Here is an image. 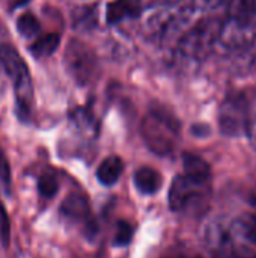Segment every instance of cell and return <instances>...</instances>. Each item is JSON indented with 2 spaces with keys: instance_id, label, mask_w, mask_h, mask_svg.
I'll list each match as a JSON object with an SVG mask.
<instances>
[{
  "instance_id": "obj_1",
  "label": "cell",
  "mask_w": 256,
  "mask_h": 258,
  "mask_svg": "<svg viewBox=\"0 0 256 258\" xmlns=\"http://www.w3.org/2000/svg\"><path fill=\"white\" fill-rule=\"evenodd\" d=\"M181 124L163 109H151L142 121V136L149 150L158 156L174 153L180 141Z\"/></svg>"
},
{
  "instance_id": "obj_2",
  "label": "cell",
  "mask_w": 256,
  "mask_h": 258,
  "mask_svg": "<svg viewBox=\"0 0 256 258\" xmlns=\"http://www.w3.org/2000/svg\"><path fill=\"white\" fill-rule=\"evenodd\" d=\"M211 187L208 181H199L189 175L175 177L169 190V207L177 213L198 216L210 204Z\"/></svg>"
},
{
  "instance_id": "obj_3",
  "label": "cell",
  "mask_w": 256,
  "mask_h": 258,
  "mask_svg": "<svg viewBox=\"0 0 256 258\" xmlns=\"http://www.w3.org/2000/svg\"><path fill=\"white\" fill-rule=\"evenodd\" d=\"M0 65L14 83L20 116L26 118L30 112V103L33 94L27 65L23 60V57L15 51V48L6 44L0 45Z\"/></svg>"
},
{
  "instance_id": "obj_4",
  "label": "cell",
  "mask_w": 256,
  "mask_h": 258,
  "mask_svg": "<svg viewBox=\"0 0 256 258\" xmlns=\"http://www.w3.org/2000/svg\"><path fill=\"white\" fill-rule=\"evenodd\" d=\"M231 224L222 221L211 222L204 234L205 246L213 258H256V252L237 242Z\"/></svg>"
},
{
  "instance_id": "obj_5",
  "label": "cell",
  "mask_w": 256,
  "mask_h": 258,
  "mask_svg": "<svg viewBox=\"0 0 256 258\" xmlns=\"http://www.w3.org/2000/svg\"><path fill=\"white\" fill-rule=\"evenodd\" d=\"M223 33V24L214 18L204 20L192 27L181 39L180 48L184 56L196 60L208 57Z\"/></svg>"
},
{
  "instance_id": "obj_6",
  "label": "cell",
  "mask_w": 256,
  "mask_h": 258,
  "mask_svg": "<svg viewBox=\"0 0 256 258\" xmlns=\"http://www.w3.org/2000/svg\"><path fill=\"white\" fill-rule=\"evenodd\" d=\"M250 101L244 94H229L219 109V127L225 136L237 138L246 133Z\"/></svg>"
},
{
  "instance_id": "obj_7",
  "label": "cell",
  "mask_w": 256,
  "mask_h": 258,
  "mask_svg": "<svg viewBox=\"0 0 256 258\" xmlns=\"http://www.w3.org/2000/svg\"><path fill=\"white\" fill-rule=\"evenodd\" d=\"M66 68L78 83H88L97 71L94 51L80 41H71L65 53Z\"/></svg>"
},
{
  "instance_id": "obj_8",
  "label": "cell",
  "mask_w": 256,
  "mask_h": 258,
  "mask_svg": "<svg viewBox=\"0 0 256 258\" xmlns=\"http://www.w3.org/2000/svg\"><path fill=\"white\" fill-rule=\"evenodd\" d=\"M60 215L69 222L81 224L86 228V234L94 236L97 233V225L91 216V209L86 197L80 194L68 195L60 206Z\"/></svg>"
},
{
  "instance_id": "obj_9",
  "label": "cell",
  "mask_w": 256,
  "mask_h": 258,
  "mask_svg": "<svg viewBox=\"0 0 256 258\" xmlns=\"http://www.w3.org/2000/svg\"><path fill=\"white\" fill-rule=\"evenodd\" d=\"M139 0H113L107 5L106 20L110 26H115L128 18H137L142 12Z\"/></svg>"
},
{
  "instance_id": "obj_10",
  "label": "cell",
  "mask_w": 256,
  "mask_h": 258,
  "mask_svg": "<svg viewBox=\"0 0 256 258\" xmlns=\"http://www.w3.org/2000/svg\"><path fill=\"white\" fill-rule=\"evenodd\" d=\"M136 189L143 195H154L160 190L163 178L158 171L149 166H142L134 172L133 177Z\"/></svg>"
},
{
  "instance_id": "obj_11",
  "label": "cell",
  "mask_w": 256,
  "mask_h": 258,
  "mask_svg": "<svg viewBox=\"0 0 256 258\" xmlns=\"http://www.w3.org/2000/svg\"><path fill=\"white\" fill-rule=\"evenodd\" d=\"M124 171V162L121 160V157L118 156H109L106 157L101 165L97 169V178L103 186H113L119 177L122 175Z\"/></svg>"
},
{
  "instance_id": "obj_12",
  "label": "cell",
  "mask_w": 256,
  "mask_h": 258,
  "mask_svg": "<svg viewBox=\"0 0 256 258\" xmlns=\"http://www.w3.org/2000/svg\"><path fill=\"white\" fill-rule=\"evenodd\" d=\"M183 163H184L186 175H189L195 180H199V181H208L210 183L211 169H210V165L202 157L192 154V153H184Z\"/></svg>"
},
{
  "instance_id": "obj_13",
  "label": "cell",
  "mask_w": 256,
  "mask_h": 258,
  "mask_svg": "<svg viewBox=\"0 0 256 258\" xmlns=\"http://www.w3.org/2000/svg\"><path fill=\"white\" fill-rule=\"evenodd\" d=\"M255 11V5L252 0H229L228 15L231 21L237 26H247Z\"/></svg>"
},
{
  "instance_id": "obj_14",
  "label": "cell",
  "mask_w": 256,
  "mask_h": 258,
  "mask_svg": "<svg viewBox=\"0 0 256 258\" xmlns=\"http://www.w3.org/2000/svg\"><path fill=\"white\" fill-rule=\"evenodd\" d=\"M71 119H72V124L77 127V130H80L83 135H88V136H95L97 135L98 124H97V119H95L94 113L89 109L77 107L71 113Z\"/></svg>"
},
{
  "instance_id": "obj_15",
  "label": "cell",
  "mask_w": 256,
  "mask_h": 258,
  "mask_svg": "<svg viewBox=\"0 0 256 258\" xmlns=\"http://www.w3.org/2000/svg\"><path fill=\"white\" fill-rule=\"evenodd\" d=\"M60 44V36L57 33H48V35H44L41 38H38L32 47H30V53L38 57V59H42V57H47L50 54H53L56 51V48L59 47Z\"/></svg>"
},
{
  "instance_id": "obj_16",
  "label": "cell",
  "mask_w": 256,
  "mask_h": 258,
  "mask_svg": "<svg viewBox=\"0 0 256 258\" xmlns=\"http://www.w3.org/2000/svg\"><path fill=\"white\" fill-rule=\"evenodd\" d=\"M237 236L246 239L252 245H256V216L255 215H243L238 216L234 222H231Z\"/></svg>"
},
{
  "instance_id": "obj_17",
  "label": "cell",
  "mask_w": 256,
  "mask_h": 258,
  "mask_svg": "<svg viewBox=\"0 0 256 258\" xmlns=\"http://www.w3.org/2000/svg\"><path fill=\"white\" fill-rule=\"evenodd\" d=\"M72 26L77 30H89L97 26V12L94 6H81L72 14Z\"/></svg>"
},
{
  "instance_id": "obj_18",
  "label": "cell",
  "mask_w": 256,
  "mask_h": 258,
  "mask_svg": "<svg viewBox=\"0 0 256 258\" xmlns=\"http://www.w3.org/2000/svg\"><path fill=\"white\" fill-rule=\"evenodd\" d=\"M59 190V180L53 172H44L38 180V192L42 198L51 200Z\"/></svg>"
},
{
  "instance_id": "obj_19",
  "label": "cell",
  "mask_w": 256,
  "mask_h": 258,
  "mask_svg": "<svg viewBox=\"0 0 256 258\" xmlns=\"http://www.w3.org/2000/svg\"><path fill=\"white\" fill-rule=\"evenodd\" d=\"M17 29L18 32L24 36V38H33L39 33L41 30V26H39V21L38 18L33 15V14H23L18 21H17Z\"/></svg>"
},
{
  "instance_id": "obj_20",
  "label": "cell",
  "mask_w": 256,
  "mask_h": 258,
  "mask_svg": "<svg viewBox=\"0 0 256 258\" xmlns=\"http://www.w3.org/2000/svg\"><path fill=\"white\" fill-rule=\"evenodd\" d=\"M133 239V227L127 221H119L116 225V234L113 243L116 246H125L131 242Z\"/></svg>"
},
{
  "instance_id": "obj_21",
  "label": "cell",
  "mask_w": 256,
  "mask_h": 258,
  "mask_svg": "<svg viewBox=\"0 0 256 258\" xmlns=\"http://www.w3.org/2000/svg\"><path fill=\"white\" fill-rule=\"evenodd\" d=\"M246 135L249 138L250 145L256 150V100H253L249 106V118H247Z\"/></svg>"
},
{
  "instance_id": "obj_22",
  "label": "cell",
  "mask_w": 256,
  "mask_h": 258,
  "mask_svg": "<svg viewBox=\"0 0 256 258\" xmlns=\"http://www.w3.org/2000/svg\"><path fill=\"white\" fill-rule=\"evenodd\" d=\"M0 234H2V242L3 246L9 245V234H11V225H9V216L8 212L5 210L3 204L0 203Z\"/></svg>"
},
{
  "instance_id": "obj_23",
  "label": "cell",
  "mask_w": 256,
  "mask_h": 258,
  "mask_svg": "<svg viewBox=\"0 0 256 258\" xmlns=\"http://www.w3.org/2000/svg\"><path fill=\"white\" fill-rule=\"evenodd\" d=\"M0 181L5 187V190L9 192V189H11V168H9L8 159L2 150H0Z\"/></svg>"
},
{
  "instance_id": "obj_24",
  "label": "cell",
  "mask_w": 256,
  "mask_h": 258,
  "mask_svg": "<svg viewBox=\"0 0 256 258\" xmlns=\"http://www.w3.org/2000/svg\"><path fill=\"white\" fill-rule=\"evenodd\" d=\"M181 0H139L142 9H152V8H163V6H174Z\"/></svg>"
},
{
  "instance_id": "obj_25",
  "label": "cell",
  "mask_w": 256,
  "mask_h": 258,
  "mask_svg": "<svg viewBox=\"0 0 256 258\" xmlns=\"http://www.w3.org/2000/svg\"><path fill=\"white\" fill-rule=\"evenodd\" d=\"M199 2L204 8H217L222 3H225V0H199Z\"/></svg>"
},
{
  "instance_id": "obj_26",
  "label": "cell",
  "mask_w": 256,
  "mask_h": 258,
  "mask_svg": "<svg viewBox=\"0 0 256 258\" xmlns=\"http://www.w3.org/2000/svg\"><path fill=\"white\" fill-rule=\"evenodd\" d=\"M29 0H9V5H11V8H18V6H21V5H26Z\"/></svg>"
},
{
  "instance_id": "obj_27",
  "label": "cell",
  "mask_w": 256,
  "mask_h": 258,
  "mask_svg": "<svg viewBox=\"0 0 256 258\" xmlns=\"http://www.w3.org/2000/svg\"><path fill=\"white\" fill-rule=\"evenodd\" d=\"M249 201H250V204L256 209V189L255 190H252V194H250V197H249Z\"/></svg>"
},
{
  "instance_id": "obj_28",
  "label": "cell",
  "mask_w": 256,
  "mask_h": 258,
  "mask_svg": "<svg viewBox=\"0 0 256 258\" xmlns=\"http://www.w3.org/2000/svg\"><path fill=\"white\" fill-rule=\"evenodd\" d=\"M170 258H187V257H170ZM193 258H201V257H193Z\"/></svg>"
}]
</instances>
